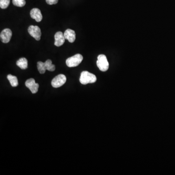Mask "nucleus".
I'll use <instances>...</instances> for the list:
<instances>
[{
    "mask_svg": "<svg viewBox=\"0 0 175 175\" xmlns=\"http://www.w3.org/2000/svg\"><path fill=\"white\" fill-rule=\"evenodd\" d=\"M16 64L21 69L25 70L28 67V61L27 59L25 58H21L17 61Z\"/></svg>",
    "mask_w": 175,
    "mask_h": 175,
    "instance_id": "obj_11",
    "label": "nucleus"
},
{
    "mask_svg": "<svg viewBox=\"0 0 175 175\" xmlns=\"http://www.w3.org/2000/svg\"><path fill=\"white\" fill-rule=\"evenodd\" d=\"M37 68L39 72L41 74H43L45 73L46 69L45 65V63H43L41 61H39L37 63Z\"/></svg>",
    "mask_w": 175,
    "mask_h": 175,
    "instance_id": "obj_14",
    "label": "nucleus"
},
{
    "mask_svg": "<svg viewBox=\"0 0 175 175\" xmlns=\"http://www.w3.org/2000/svg\"><path fill=\"white\" fill-rule=\"evenodd\" d=\"M97 64L99 70L102 72H106L109 69V62L104 54H100L98 56Z\"/></svg>",
    "mask_w": 175,
    "mask_h": 175,
    "instance_id": "obj_2",
    "label": "nucleus"
},
{
    "mask_svg": "<svg viewBox=\"0 0 175 175\" xmlns=\"http://www.w3.org/2000/svg\"><path fill=\"white\" fill-rule=\"evenodd\" d=\"M54 45L58 47L61 46L64 44L65 40V38L64 36V34L62 32L59 31L55 33L54 35Z\"/></svg>",
    "mask_w": 175,
    "mask_h": 175,
    "instance_id": "obj_8",
    "label": "nucleus"
},
{
    "mask_svg": "<svg viewBox=\"0 0 175 175\" xmlns=\"http://www.w3.org/2000/svg\"><path fill=\"white\" fill-rule=\"evenodd\" d=\"M7 78L8 80H9L10 84L13 87L18 86L19 83H18V78L17 77L11 75V74H8L7 76Z\"/></svg>",
    "mask_w": 175,
    "mask_h": 175,
    "instance_id": "obj_12",
    "label": "nucleus"
},
{
    "mask_svg": "<svg viewBox=\"0 0 175 175\" xmlns=\"http://www.w3.org/2000/svg\"><path fill=\"white\" fill-rule=\"evenodd\" d=\"M28 31L29 34L35 39V40H40L41 33L40 28L38 26H31L28 28Z\"/></svg>",
    "mask_w": 175,
    "mask_h": 175,
    "instance_id": "obj_5",
    "label": "nucleus"
},
{
    "mask_svg": "<svg viewBox=\"0 0 175 175\" xmlns=\"http://www.w3.org/2000/svg\"><path fill=\"white\" fill-rule=\"evenodd\" d=\"M12 3L14 6L18 7H23L26 5V0H12Z\"/></svg>",
    "mask_w": 175,
    "mask_h": 175,
    "instance_id": "obj_15",
    "label": "nucleus"
},
{
    "mask_svg": "<svg viewBox=\"0 0 175 175\" xmlns=\"http://www.w3.org/2000/svg\"><path fill=\"white\" fill-rule=\"evenodd\" d=\"M83 59V56L79 54H78L67 59L66 63L67 66L69 67H74L80 64Z\"/></svg>",
    "mask_w": 175,
    "mask_h": 175,
    "instance_id": "obj_3",
    "label": "nucleus"
},
{
    "mask_svg": "<svg viewBox=\"0 0 175 175\" xmlns=\"http://www.w3.org/2000/svg\"><path fill=\"white\" fill-rule=\"evenodd\" d=\"M25 85L31 91L32 93H35L38 92L39 85L35 83L34 79L30 78L26 81Z\"/></svg>",
    "mask_w": 175,
    "mask_h": 175,
    "instance_id": "obj_6",
    "label": "nucleus"
},
{
    "mask_svg": "<svg viewBox=\"0 0 175 175\" xmlns=\"http://www.w3.org/2000/svg\"><path fill=\"white\" fill-rule=\"evenodd\" d=\"M12 35V32L10 29L6 28L3 29L0 34V38L1 41L3 43H7L9 42L11 40V37Z\"/></svg>",
    "mask_w": 175,
    "mask_h": 175,
    "instance_id": "obj_7",
    "label": "nucleus"
},
{
    "mask_svg": "<svg viewBox=\"0 0 175 175\" xmlns=\"http://www.w3.org/2000/svg\"><path fill=\"white\" fill-rule=\"evenodd\" d=\"M59 0H46L47 3L49 5H55L57 4Z\"/></svg>",
    "mask_w": 175,
    "mask_h": 175,
    "instance_id": "obj_17",
    "label": "nucleus"
},
{
    "mask_svg": "<svg viewBox=\"0 0 175 175\" xmlns=\"http://www.w3.org/2000/svg\"><path fill=\"white\" fill-rule=\"evenodd\" d=\"M97 77L94 74L90 73L88 71H83L80 75L79 81L83 85H86L89 83H95L97 81Z\"/></svg>",
    "mask_w": 175,
    "mask_h": 175,
    "instance_id": "obj_1",
    "label": "nucleus"
},
{
    "mask_svg": "<svg viewBox=\"0 0 175 175\" xmlns=\"http://www.w3.org/2000/svg\"><path fill=\"white\" fill-rule=\"evenodd\" d=\"M10 0H0V7L2 9H6L9 6Z\"/></svg>",
    "mask_w": 175,
    "mask_h": 175,
    "instance_id": "obj_16",
    "label": "nucleus"
},
{
    "mask_svg": "<svg viewBox=\"0 0 175 175\" xmlns=\"http://www.w3.org/2000/svg\"><path fill=\"white\" fill-rule=\"evenodd\" d=\"M31 18L35 19L37 22H40L42 20V15L41 11L37 8H35L30 11Z\"/></svg>",
    "mask_w": 175,
    "mask_h": 175,
    "instance_id": "obj_9",
    "label": "nucleus"
},
{
    "mask_svg": "<svg viewBox=\"0 0 175 175\" xmlns=\"http://www.w3.org/2000/svg\"><path fill=\"white\" fill-rule=\"evenodd\" d=\"M45 63L46 70L50 71V72H53L55 70V65L53 64L52 62L50 59H48Z\"/></svg>",
    "mask_w": 175,
    "mask_h": 175,
    "instance_id": "obj_13",
    "label": "nucleus"
},
{
    "mask_svg": "<svg viewBox=\"0 0 175 175\" xmlns=\"http://www.w3.org/2000/svg\"><path fill=\"white\" fill-rule=\"evenodd\" d=\"M64 36L69 42L73 43L75 40V33L74 30L68 29L65 31Z\"/></svg>",
    "mask_w": 175,
    "mask_h": 175,
    "instance_id": "obj_10",
    "label": "nucleus"
},
{
    "mask_svg": "<svg viewBox=\"0 0 175 175\" xmlns=\"http://www.w3.org/2000/svg\"><path fill=\"white\" fill-rule=\"evenodd\" d=\"M66 77L64 74H60L57 75L53 79L51 84L54 88H58L64 84L66 82Z\"/></svg>",
    "mask_w": 175,
    "mask_h": 175,
    "instance_id": "obj_4",
    "label": "nucleus"
}]
</instances>
